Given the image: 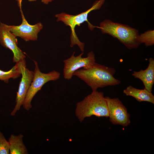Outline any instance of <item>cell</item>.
I'll return each instance as SVG.
<instances>
[{
	"label": "cell",
	"instance_id": "6da1fadb",
	"mask_svg": "<svg viewBox=\"0 0 154 154\" xmlns=\"http://www.w3.org/2000/svg\"><path fill=\"white\" fill-rule=\"evenodd\" d=\"M116 72L113 68L95 63L88 69H80L73 74L84 81L92 89L97 90L99 88L119 84L121 81L115 78L113 75Z\"/></svg>",
	"mask_w": 154,
	"mask_h": 154
},
{
	"label": "cell",
	"instance_id": "7a4b0ae2",
	"mask_svg": "<svg viewBox=\"0 0 154 154\" xmlns=\"http://www.w3.org/2000/svg\"><path fill=\"white\" fill-rule=\"evenodd\" d=\"M75 112L81 122L85 118L93 115L98 117H109L107 105L103 92L92 91L82 100L77 103Z\"/></svg>",
	"mask_w": 154,
	"mask_h": 154
},
{
	"label": "cell",
	"instance_id": "3957f363",
	"mask_svg": "<svg viewBox=\"0 0 154 154\" xmlns=\"http://www.w3.org/2000/svg\"><path fill=\"white\" fill-rule=\"evenodd\" d=\"M98 28L103 34L116 38L129 49L137 48L141 44L137 30L128 25L106 19L100 23Z\"/></svg>",
	"mask_w": 154,
	"mask_h": 154
},
{
	"label": "cell",
	"instance_id": "277c9868",
	"mask_svg": "<svg viewBox=\"0 0 154 154\" xmlns=\"http://www.w3.org/2000/svg\"><path fill=\"white\" fill-rule=\"evenodd\" d=\"M105 0H99L96 1L91 8L79 14L72 15L62 12L55 15V17L57 18V22L61 21L66 26H69L70 27L71 32L70 44L71 47L77 45L82 52L84 51V43L81 42L78 38L75 32V27L76 26H80L81 24L85 21L88 23L89 27L91 30L94 27H97L93 26L88 22L87 19L88 15L92 11L100 9Z\"/></svg>",
	"mask_w": 154,
	"mask_h": 154
},
{
	"label": "cell",
	"instance_id": "5b68a950",
	"mask_svg": "<svg viewBox=\"0 0 154 154\" xmlns=\"http://www.w3.org/2000/svg\"><path fill=\"white\" fill-rule=\"evenodd\" d=\"M35 68L32 81L27 93L23 106L26 110H29L32 107L31 102L33 98L37 93L46 82L58 79L60 73L54 70L47 73H42L40 71L37 62L34 60Z\"/></svg>",
	"mask_w": 154,
	"mask_h": 154
},
{
	"label": "cell",
	"instance_id": "8992f818",
	"mask_svg": "<svg viewBox=\"0 0 154 154\" xmlns=\"http://www.w3.org/2000/svg\"><path fill=\"white\" fill-rule=\"evenodd\" d=\"M75 53L74 52L69 58L63 61V73L65 79H71L76 71L82 68L84 69H89L96 63L95 56L93 51L88 52L87 56L85 58L82 57L84 54L83 52L77 56L74 55Z\"/></svg>",
	"mask_w": 154,
	"mask_h": 154
},
{
	"label": "cell",
	"instance_id": "52a82bcc",
	"mask_svg": "<svg viewBox=\"0 0 154 154\" xmlns=\"http://www.w3.org/2000/svg\"><path fill=\"white\" fill-rule=\"evenodd\" d=\"M26 62L25 59L16 62L22 74V77L20 82L16 99V104L11 115L12 116L15 114L23 105L27 93L32 81L34 76V72L29 70L26 67Z\"/></svg>",
	"mask_w": 154,
	"mask_h": 154
},
{
	"label": "cell",
	"instance_id": "ba28073f",
	"mask_svg": "<svg viewBox=\"0 0 154 154\" xmlns=\"http://www.w3.org/2000/svg\"><path fill=\"white\" fill-rule=\"evenodd\" d=\"M109 112L110 121L114 124H118L123 127L129 125L131 121L130 114L126 107L118 98L105 97Z\"/></svg>",
	"mask_w": 154,
	"mask_h": 154
},
{
	"label": "cell",
	"instance_id": "9c48e42d",
	"mask_svg": "<svg viewBox=\"0 0 154 154\" xmlns=\"http://www.w3.org/2000/svg\"><path fill=\"white\" fill-rule=\"evenodd\" d=\"M20 9L22 23L19 26L8 25L10 31L16 37H20L26 41L37 40L38 34L43 27L42 24L40 22L34 25L29 24Z\"/></svg>",
	"mask_w": 154,
	"mask_h": 154
},
{
	"label": "cell",
	"instance_id": "30bf717a",
	"mask_svg": "<svg viewBox=\"0 0 154 154\" xmlns=\"http://www.w3.org/2000/svg\"><path fill=\"white\" fill-rule=\"evenodd\" d=\"M10 31L8 25L0 21V43L11 50L13 54V62H17L25 59V56L17 44V39Z\"/></svg>",
	"mask_w": 154,
	"mask_h": 154
},
{
	"label": "cell",
	"instance_id": "8fae6325",
	"mask_svg": "<svg viewBox=\"0 0 154 154\" xmlns=\"http://www.w3.org/2000/svg\"><path fill=\"white\" fill-rule=\"evenodd\" d=\"M149 61V65L146 69L141 70L139 71H133L132 75L134 78L140 79L145 88L151 92L154 83V60L150 58Z\"/></svg>",
	"mask_w": 154,
	"mask_h": 154
},
{
	"label": "cell",
	"instance_id": "7c38bea8",
	"mask_svg": "<svg viewBox=\"0 0 154 154\" xmlns=\"http://www.w3.org/2000/svg\"><path fill=\"white\" fill-rule=\"evenodd\" d=\"M123 92L127 96L133 97L139 102L145 101L154 104V96L151 92L145 88L139 89L129 86L123 90Z\"/></svg>",
	"mask_w": 154,
	"mask_h": 154
},
{
	"label": "cell",
	"instance_id": "4fadbf2b",
	"mask_svg": "<svg viewBox=\"0 0 154 154\" xmlns=\"http://www.w3.org/2000/svg\"><path fill=\"white\" fill-rule=\"evenodd\" d=\"M23 135H11L9 139V147L10 154H27V149L23 141Z\"/></svg>",
	"mask_w": 154,
	"mask_h": 154
},
{
	"label": "cell",
	"instance_id": "5bb4252c",
	"mask_svg": "<svg viewBox=\"0 0 154 154\" xmlns=\"http://www.w3.org/2000/svg\"><path fill=\"white\" fill-rule=\"evenodd\" d=\"M21 74L17 65L15 64L10 70L4 71L0 70V80L8 83L10 78L15 79L20 77Z\"/></svg>",
	"mask_w": 154,
	"mask_h": 154
},
{
	"label": "cell",
	"instance_id": "9a60e30c",
	"mask_svg": "<svg viewBox=\"0 0 154 154\" xmlns=\"http://www.w3.org/2000/svg\"><path fill=\"white\" fill-rule=\"evenodd\" d=\"M140 35L141 43H144L146 46L154 44L153 30L148 31Z\"/></svg>",
	"mask_w": 154,
	"mask_h": 154
},
{
	"label": "cell",
	"instance_id": "2e32d148",
	"mask_svg": "<svg viewBox=\"0 0 154 154\" xmlns=\"http://www.w3.org/2000/svg\"><path fill=\"white\" fill-rule=\"evenodd\" d=\"M10 153L9 143L3 133L0 131V154Z\"/></svg>",
	"mask_w": 154,
	"mask_h": 154
},
{
	"label": "cell",
	"instance_id": "e0dca14e",
	"mask_svg": "<svg viewBox=\"0 0 154 154\" xmlns=\"http://www.w3.org/2000/svg\"><path fill=\"white\" fill-rule=\"evenodd\" d=\"M29 1H36L37 0H28ZM54 0H41L42 2L44 4H48V3ZM18 2L19 7L20 8L21 7V2L22 0H17Z\"/></svg>",
	"mask_w": 154,
	"mask_h": 154
}]
</instances>
